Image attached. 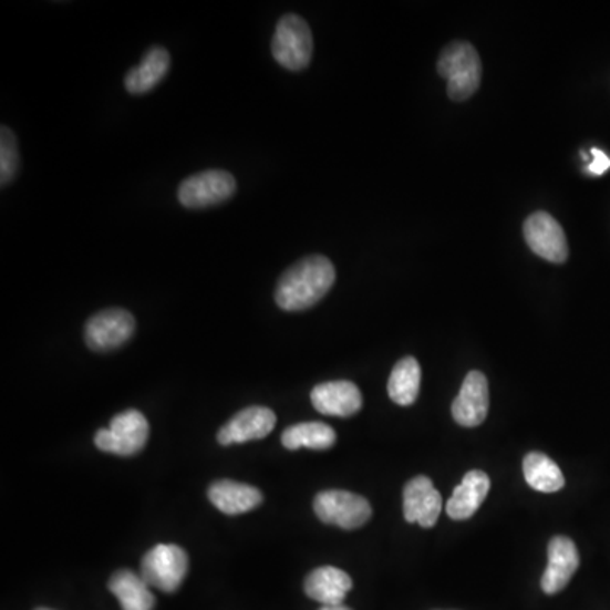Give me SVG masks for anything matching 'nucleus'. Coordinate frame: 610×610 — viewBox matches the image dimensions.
Segmentation results:
<instances>
[{
    "instance_id": "nucleus-1",
    "label": "nucleus",
    "mask_w": 610,
    "mask_h": 610,
    "mask_svg": "<svg viewBox=\"0 0 610 610\" xmlns=\"http://www.w3.org/2000/svg\"><path fill=\"white\" fill-rule=\"evenodd\" d=\"M337 280L334 265L321 255L302 258L280 277L275 302L283 311L299 312L314 308Z\"/></svg>"
},
{
    "instance_id": "nucleus-2",
    "label": "nucleus",
    "mask_w": 610,
    "mask_h": 610,
    "mask_svg": "<svg viewBox=\"0 0 610 610\" xmlns=\"http://www.w3.org/2000/svg\"><path fill=\"white\" fill-rule=\"evenodd\" d=\"M437 72L448 82V95L452 101H466L480 87V56L466 41H455L441 51Z\"/></svg>"
},
{
    "instance_id": "nucleus-3",
    "label": "nucleus",
    "mask_w": 610,
    "mask_h": 610,
    "mask_svg": "<svg viewBox=\"0 0 610 610\" xmlns=\"http://www.w3.org/2000/svg\"><path fill=\"white\" fill-rule=\"evenodd\" d=\"M312 33L308 22L296 14H287L280 19L271 41L273 59L283 69L300 72L311 63Z\"/></svg>"
},
{
    "instance_id": "nucleus-4",
    "label": "nucleus",
    "mask_w": 610,
    "mask_h": 610,
    "mask_svg": "<svg viewBox=\"0 0 610 610\" xmlns=\"http://www.w3.org/2000/svg\"><path fill=\"white\" fill-rule=\"evenodd\" d=\"M149 437V424L139 411L117 414L107 430H99L94 443L101 452L120 456H134L145 448Z\"/></svg>"
},
{
    "instance_id": "nucleus-5",
    "label": "nucleus",
    "mask_w": 610,
    "mask_h": 610,
    "mask_svg": "<svg viewBox=\"0 0 610 610\" xmlns=\"http://www.w3.org/2000/svg\"><path fill=\"white\" fill-rule=\"evenodd\" d=\"M187 570V552L177 545L155 546L142 560L143 580L165 593L177 592Z\"/></svg>"
},
{
    "instance_id": "nucleus-6",
    "label": "nucleus",
    "mask_w": 610,
    "mask_h": 610,
    "mask_svg": "<svg viewBox=\"0 0 610 610\" xmlns=\"http://www.w3.org/2000/svg\"><path fill=\"white\" fill-rule=\"evenodd\" d=\"M314 513L322 523L351 531L369 523L372 506L362 495L347 490H325L316 495Z\"/></svg>"
},
{
    "instance_id": "nucleus-7",
    "label": "nucleus",
    "mask_w": 610,
    "mask_h": 610,
    "mask_svg": "<svg viewBox=\"0 0 610 610\" xmlns=\"http://www.w3.org/2000/svg\"><path fill=\"white\" fill-rule=\"evenodd\" d=\"M236 180L226 170H206L185 178L178 187V200L187 209H206L231 199Z\"/></svg>"
},
{
    "instance_id": "nucleus-8",
    "label": "nucleus",
    "mask_w": 610,
    "mask_h": 610,
    "mask_svg": "<svg viewBox=\"0 0 610 610\" xmlns=\"http://www.w3.org/2000/svg\"><path fill=\"white\" fill-rule=\"evenodd\" d=\"M136 321L131 312L113 308L97 312L85 324V343L94 351H113L133 338Z\"/></svg>"
},
{
    "instance_id": "nucleus-9",
    "label": "nucleus",
    "mask_w": 610,
    "mask_h": 610,
    "mask_svg": "<svg viewBox=\"0 0 610 610\" xmlns=\"http://www.w3.org/2000/svg\"><path fill=\"white\" fill-rule=\"evenodd\" d=\"M524 238L533 254L551 263H565L568 258V242L564 228L548 213H535L524 223Z\"/></svg>"
},
{
    "instance_id": "nucleus-10",
    "label": "nucleus",
    "mask_w": 610,
    "mask_h": 610,
    "mask_svg": "<svg viewBox=\"0 0 610 610\" xmlns=\"http://www.w3.org/2000/svg\"><path fill=\"white\" fill-rule=\"evenodd\" d=\"M277 424V415L271 409L263 405H251L242 409L229 423L220 427L217 433L219 445H242L248 441L263 440Z\"/></svg>"
},
{
    "instance_id": "nucleus-11",
    "label": "nucleus",
    "mask_w": 610,
    "mask_h": 610,
    "mask_svg": "<svg viewBox=\"0 0 610 610\" xmlns=\"http://www.w3.org/2000/svg\"><path fill=\"white\" fill-rule=\"evenodd\" d=\"M490 392L484 373L469 372L452 405L453 420L463 427H477L487 420Z\"/></svg>"
},
{
    "instance_id": "nucleus-12",
    "label": "nucleus",
    "mask_w": 610,
    "mask_h": 610,
    "mask_svg": "<svg viewBox=\"0 0 610 610\" xmlns=\"http://www.w3.org/2000/svg\"><path fill=\"white\" fill-rule=\"evenodd\" d=\"M443 510V498L430 477L412 478L404 488V517L407 523H417L423 528L436 526Z\"/></svg>"
},
{
    "instance_id": "nucleus-13",
    "label": "nucleus",
    "mask_w": 610,
    "mask_h": 610,
    "mask_svg": "<svg viewBox=\"0 0 610 610\" xmlns=\"http://www.w3.org/2000/svg\"><path fill=\"white\" fill-rule=\"evenodd\" d=\"M580 567L577 546L567 536H555L548 545V567L541 578L542 592H561Z\"/></svg>"
},
{
    "instance_id": "nucleus-14",
    "label": "nucleus",
    "mask_w": 610,
    "mask_h": 610,
    "mask_svg": "<svg viewBox=\"0 0 610 610\" xmlns=\"http://www.w3.org/2000/svg\"><path fill=\"white\" fill-rule=\"evenodd\" d=\"M311 402L319 414L351 417L362 411L363 395L353 382L337 380L316 385L311 392Z\"/></svg>"
},
{
    "instance_id": "nucleus-15",
    "label": "nucleus",
    "mask_w": 610,
    "mask_h": 610,
    "mask_svg": "<svg viewBox=\"0 0 610 610\" xmlns=\"http://www.w3.org/2000/svg\"><path fill=\"white\" fill-rule=\"evenodd\" d=\"M490 492V478L482 469H469L446 503V514L455 520L474 517Z\"/></svg>"
},
{
    "instance_id": "nucleus-16",
    "label": "nucleus",
    "mask_w": 610,
    "mask_h": 610,
    "mask_svg": "<svg viewBox=\"0 0 610 610\" xmlns=\"http://www.w3.org/2000/svg\"><path fill=\"white\" fill-rule=\"evenodd\" d=\"M351 589L350 575L337 567L316 568L303 581L306 593L322 606H341Z\"/></svg>"
},
{
    "instance_id": "nucleus-17",
    "label": "nucleus",
    "mask_w": 610,
    "mask_h": 610,
    "mask_svg": "<svg viewBox=\"0 0 610 610\" xmlns=\"http://www.w3.org/2000/svg\"><path fill=\"white\" fill-rule=\"evenodd\" d=\"M207 495L216 509L226 516L249 513L263 503V494L257 487L241 482H214Z\"/></svg>"
},
{
    "instance_id": "nucleus-18",
    "label": "nucleus",
    "mask_w": 610,
    "mask_h": 610,
    "mask_svg": "<svg viewBox=\"0 0 610 610\" xmlns=\"http://www.w3.org/2000/svg\"><path fill=\"white\" fill-rule=\"evenodd\" d=\"M170 70V53L162 46H153L142 63L127 72L124 85L130 94L139 95L153 91Z\"/></svg>"
},
{
    "instance_id": "nucleus-19",
    "label": "nucleus",
    "mask_w": 610,
    "mask_h": 610,
    "mask_svg": "<svg viewBox=\"0 0 610 610\" xmlns=\"http://www.w3.org/2000/svg\"><path fill=\"white\" fill-rule=\"evenodd\" d=\"M108 590L120 600L123 610H153L155 596L143 577L131 570H120L108 580Z\"/></svg>"
},
{
    "instance_id": "nucleus-20",
    "label": "nucleus",
    "mask_w": 610,
    "mask_h": 610,
    "mask_svg": "<svg viewBox=\"0 0 610 610\" xmlns=\"http://www.w3.org/2000/svg\"><path fill=\"white\" fill-rule=\"evenodd\" d=\"M524 478L529 487L542 494H555L565 487V477L560 466L545 453L533 452L523 462Z\"/></svg>"
},
{
    "instance_id": "nucleus-21",
    "label": "nucleus",
    "mask_w": 610,
    "mask_h": 610,
    "mask_svg": "<svg viewBox=\"0 0 610 610\" xmlns=\"http://www.w3.org/2000/svg\"><path fill=\"white\" fill-rule=\"evenodd\" d=\"M389 395L397 405L414 404L420 397L421 389V366L415 358H402L401 362L392 370L389 379Z\"/></svg>"
},
{
    "instance_id": "nucleus-22",
    "label": "nucleus",
    "mask_w": 610,
    "mask_h": 610,
    "mask_svg": "<svg viewBox=\"0 0 610 610\" xmlns=\"http://www.w3.org/2000/svg\"><path fill=\"white\" fill-rule=\"evenodd\" d=\"M337 443V433L324 423H300L287 427L282 434V445L287 449H329Z\"/></svg>"
},
{
    "instance_id": "nucleus-23",
    "label": "nucleus",
    "mask_w": 610,
    "mask_h": 610,
    "mask_svg": "<svg viewBox=\"0 0 610 610\" xmlns=\"http://www.w3.org/2000/svg\"><path fill=\"white\" fill-rule=\"evenodd\" d=\"M19 172V149L15 136L9 127L0 131V184L8 187Z\"/></svg>"
},
{
    "instance_id": "nucleus-24",
    "label": "nucleus",
    "mask_w": 610,
    "mask_h": 610,
    "mask_svg": "<svg viewBox=\"0 0 610 610\" xmlns=\"http://www.w3.org/2000/svg\"><path fill=\"white\" fill-rule=\"evenodd\" d=\"M592 163L587 166V170L592 175H603L610 168V158L599 148H592Z\"/></svg>"
},
{
    "instance_id": "nucleus-25",
    "label": "nucleus",
    "mask_w": 610,
    "mask_h": 610,
    "mask_svg": "<svg viewBox=\"0 0 610 610\" xmlns=\"http://www.w3.org/2000/svg\"><path fill=\"white\" fill-rule=\"evenodd\" d=\"M319 610H351L350 607L343 606H322Z\"/></svg>"
},
{
    "instance_id": "nucleus-26",
    "label": "nucleus",
    "mask_w": 610,
    "mask_h": 610,
    "mask_svg": "<svg viewBox=\"0 0 610 610\" xmlns=\"http://www.w3.org/2000/svg\"><path fill=\"white\" fill-rule=\"evenodd\" d=\"M37 610H51V609H37Z\"/></svg>"
}]
</instances>
